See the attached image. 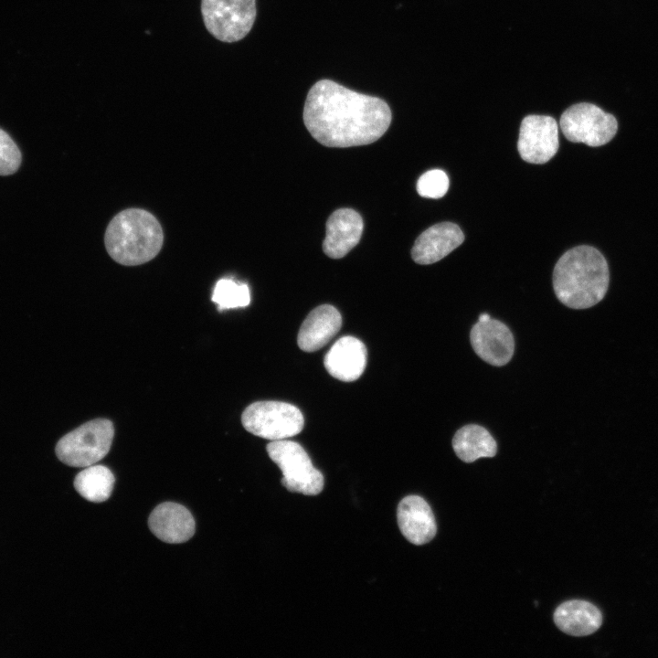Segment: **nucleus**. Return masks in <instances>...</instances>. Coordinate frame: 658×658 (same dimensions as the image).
Wrapping results in <instances>:
<instances>
[{
    "instance_id": "1",
    "label": "nucleus",
    "mask_w": 658,
    "mask_h": 658,
    "mask_svg": "<svg viewBox=\"0 0 658 658\" xmlns=\"http://www.w3.org/2000/svg\"><path fill=\"white\" fill-rule=\"evenodd\" d=\"M392 114L382 99L352 90L332 80H320L308 91L304 125L328 147L369 144L388 129Z\"/></svg>"
},
{
    "instance_id": "2",
    "label": "nucleus",
    "mask_w": 658,
    "mask_h": 658,
    "mask_svg": "<svg viewBox=\"0 0 658 658\" xmlns=\"http://www.w3.org/2000/svg\"><path fill=\"white\" fill-rule=\"evenodd\" d=\"M607 260L595 248L581 245L565 252L553 271L557 299L572 309H587L599 303L609 288Z\"/></svg>"
},
{
    "instance_id": "3",
    "label": "nucleus",
    "mask_w": 658,
    "mask_h": 658,
    "mask_svg": "<svg viewBox=\"0 0 658 658\" xmlns=\"http://www.w3.org/2000/svg\"><path fill=\"white\" fill-rule=\"evenodd\" d=\"M163 241L159 221L141 208H128L118 213L109 223L104 236L108 254L125 266L150 261L161 250Z\"/></svg>"
},
{
    "instance_id": "4",
    "label": "nucleus",
    "mask_w": 658,
    "mask_h": 658,
    "mask_svg": "<svg viewBox=\"0 0 658 658\" xmlns=\"http://www.w3.org/2000/svg\"><path fill=\"white\" fill-rule=\"evenodd\" d=\"M114 436L111 420L96 419L63 436L56 445V455L63 463L85 468L101 461L110 451Z\"/></svg>"
},
{
    "instance_id": "5",
    "label": "nucleus",
    "mask_w": 658,
    "mask_h": 658,
    "mask_svg": "<svg viewBox=\"0 0 658 658\" xmlns=\"http://www.w3.org/2000/svg\"><path fill=\"white\" fill-rule=\"evenodd\" d=\"M269 457L282 472L281 483L290 492L317 495L324 488V476L297 442L272 440L267 445Z\"/></svg>"
},
{
    "instance_id": "6",
    "label": "nucleus",
    "mask_w": 658,
    "mask_h": 658,
    "mask_svg": "<svg viewBox=\"0 0 658 658\" xmlns=\"http://www.w3.org/2000/svg\"><path fill=\"white\" fill-rule=\"evenodd\" d=\"M241 422L249 432L272 441L299 434L304 419L301 410L292 404L257 401L245 409Z\"/></svg>"
},
{
    "instance_id": "7",
    "label": "nucleus",
    "mask_w": 658,
    "mask_h": 658,
    "mask_svg": "<svg viewBox=\"0 0 658 658\" xmlns=\"http://www.w3.org/2000/svg\"><path fill=\"white\" fill-rule=\"evenodd\" d=\"M207 31L217 39L232 43L244 38L256 18V0H201Z\"/></svg>"
},
{
    "instance_id": "8",
    "label": "nucleus",
    "mask_w": 658,
    "mask_h": 658,
    "mask_svg": "<svg viewBox=\"0 0 658 658\" xmlns=\"http://www.w3.org/2000/svg\"><path fill=\"white\" fill-rule=\"evenodd\" d=\"M559 122L568 141L592 147L608 143L618 130V122L612 114L589 102L568 107L562 113Z\"/></svg>"
},
{
    "instance_id": "9",
    "label": "nucleus",
    "mask_w": 658,
    "mask_h": 658,
    "mask_svg": "<svg viewBox=\"0 0 658 658\" xmlns=\"http://www.w3.org/2000/svg\"><path fill=\"white\" fill-rule=\"evenodd\" d=\"M470 341L475 354L492 366H504L514 355L515 339L511 330L487 313H482L472 327Z\"/></svg>"
},
{
    "instance_id": "10",
    "label": "nucleus",
    "mask_w": 658,
    "mask_h": 658,
    "mask_svg": "<svg viewBox=\"0 0 658 658\" xmlns=\"http://www.w3.org/2000/svg\"><path fill=\"white\" fill-rule=\"evenodd\" d=\"M556 120L547 115H527L520 126L517 149L521 158L531 164L548 162L558 149Z\"/></svg>"
},
{
    "instance_id": "11",
    "label": "nucleus",
    "mask_w": 658,
    "mask_h": 658,
    "mask_svg": "<svg viewBox=\"0 0 658 658\" xmlns=\"http://www.w3.org/2000/svg\"><path fill=\"white\" fill-rule=\"evenodd\" d=\"M363 219L351 208H340L333 212L326 222V233L323 242L324 252L332 259L345 256L360 240Z\"/></svg>"
},
{
    "instance_id": "12",
    "label": "nucleus",
    "mask_w": 658,
    "mask_h": 658,
    "mask_svg": "<svg viewBox=\"0 0 658 658\" xmlns=\"http://www.w3.org/2000/svg\"><path fill=\"white\" fill-rule=\"evenodd\" d=\"M464 240V235L458 225L441 222L423 231L415 240L411 257L421 265L439 261Z\"/></svg>"
},
{
    "instance_id": "13",
    "label": "nucleus",
    "mask_w": 658,
    "mask_h": 658,
    "mask_svg": "<svg viewBox=\"0 0 658 658\" xmlns=\"http://www.w3.org/2000/svg\"><path fill=\"white\" fill-rule=\"evenodd\" d=\"M148 525L152 533L168 544H180L195 534L196 523L191 513L179 504L165 502L151 513Z\"/></svg>"
},
{
    "instance_id": "14",
    "label": "nucleus",
    "mask_w": 658,
    "mask_h": 658,
    "mask_svg": "<svg viewBox=\"0 0 658 658\" xmlns=\"http://www.w3.org/2000/svg\"><path fill=\"white\" fill-rule=\"evenodd\" d=\"M397 519L402 535L414 545H424L436 535L437 525L433 513L420 496L404 497L398 505Z\"/></svg>"
},
{
    "instance_id": "15",
    "label": "nucleus",
    "mask_w": 658,
    "mask_h": 658,
    "mask_svg": "<svg viewBox=\"0 0 658 658\" xmlns=\"http://www.w3.org/2000/svg\"><path fill=\"white\" fill-rule=\"evenodd\" d=\"M367 358L365 345L354 336L339 338L326 353L324 365L327 372L341 381L351 382L363 374Z\"/></svg>"
},
{
    "instance_id": "16",
    "label": "nucleus",
    "mask_w": 658,
    "mask_h": 658,
    "mask_svg": "<svg viewBox=\"0 0 658 658\" xmlns=\"http://www.w3.org/2000/svg\"><path fill=\"white\" fill-rule=\"evenodd\" d=\"M342 316L332 305L313 309L300 327L297 344L305 352H314L325 345L340 330Z\"/></svg>"
},
{
    "instance_id": "17",
    "label": "nucleus",
    "mask_w": 658,
    "mask_h": 658,
    "mask_svg": "<svg viewBox=\"0 0 658 658\" xmlns=\"http://www.w3.org/2000/svg\"><path fill=\"white\" fill-rule=\"evenodd\" d=\"M554 622L563 632L572 636H587L602 623L600 610L592 603L573 600L560 604L554 612Z\"/></svg>"
},
{
    "instance_id": "18",
    "label": "nucleus",
    "mask_w": 658,
    "mask_h": 658,
    "mask_svg": "<svg viewBox=\"0 0 658 658\" xmlns=\"http://www.w3.org/2000/svg\"><path fill=\"white\" fill-rule=\"evenodd\" d=\"M452 448L458 458L468 463L480 458L494 457L497 452L495 440L478 424H468L459 429L453 436Z\"/></svg>"
},
{
    "instance_id": "19",
    "label": "nucleus",
    "mask_w": 658,
    "mask_h": 658,
    "mask_svg": "<svg viewBox=\"0 0 658 658\" xmlns=\"http://www.w3.org/2000/svg\"><path fill=\"white\" fill-rule=\"evenodd\" d=\"M115 479L111 472L102 465L85 467L74 479V487L86 500L101 503L111 494Z\"/></svg>"
},
{
    "instance_id": "20",
    "label": "nucleus",
    "mask_w": 658,
    "mask_h": 658,
    "mask_svg": "<svg viewBox=\"0 0 658 658\" xmlns=\"http://www.w3.org/2000/svg\"><path fill=\"white\" fill-rule=\"evenodd\" d=\"M212 301L218 304V310L220 312L246 307L250 302L249 286L232 279H221L216 283Z\"/></svg>"
},
{
    "instance_id": "21",
    "label": "nucleus",
    "mask_w": 658,
    "mask_h": 658,
    "mask_svg": "<svg viewBox=\"0 0 658 658\" xmlns=\"http://www.w3.org/2000/svg\"><path fill=\"white\" fill-rule=\"evenodd\" d=\"M449 178L440 169H432L424 173L417 182L419 196L428 198L442 197L448 191Z\"/></svg>"
},
{
    "instance_id": "22",
    "label": "nucleus",
    "mask_w": 658,
    "mask_h": 658,
    "mask_svg": "<svg viewBox=\"0 0 658 658\" xmlns=\"http://www.w3.org/2000/svg\"><path fill=\"white\" fill-rule=\"evenodd\" d=\"M21 154L11 137L0 129V175H12L18 169Z\"/></svg>"
}]
</instances>
